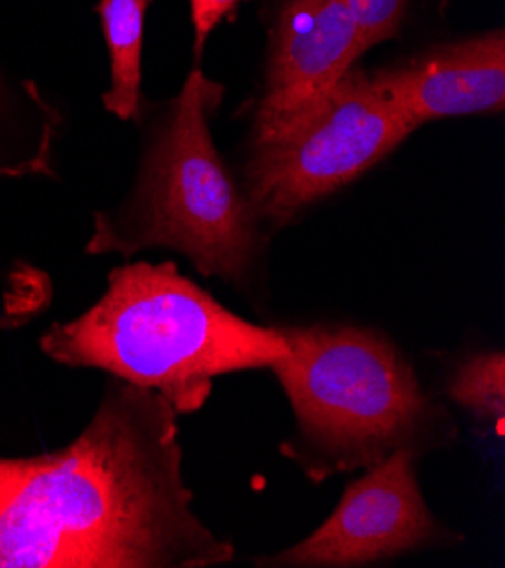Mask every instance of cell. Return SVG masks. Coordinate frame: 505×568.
<instances>
[{
	"mask_svg": "<svg viewBox=\"0 0 505 568\" xmlns=\"http://www.w3.org/2000/svg\"><path fill=\"white\" fill-rule=\"evenodd\" d=\"M154 389L111 376L67 448L0 458V568H204L234 559L193 513L180 424Z\"/></svg>",
	"mask_w": 505,
	"mask_h": 568,
	"instance_id": "6da1fadb",
	"label": "cell"
},
{
	"mask_svg": "<svg viewBox=\"0 0 505 568\" xmlns=\"http://www.w3.org/2000/svg\"><path fill=\"white\" fill-rule=\"evenodd\" d=\"M39 347L60 365L154 389L178 415L206 404L215 376L272 367L289 354L282 331L234 315L173 261L114 267L104 295L80 317L52 324Z\"/></svg>",
	"mask_w": 505,
	"mask_h": 568,
	"instance_id": "7a4b0ae2",
	"label": "cell"
},
{
	"mask_svg": "<svg viewBox=\"0 0 505 568\" xmlns=\"http://www.w3.org/2000/svg\"><path fill=\"white\" fill-rule=\"evenodd\" d=\"M224 87L195 69L163 104H141L143 150L130 195L95 211L89 256H137L168 247L200 274L250 286L265 256L267 230L243 184L220 156L211 121Z\"/></svg>",
	"mask_w": 505,
	"mask_h": 568,
	"instance_id": "3957f363",
	"label": "cell"
},
{
	"mask_svg": "<svg viewBox=\"0 0 505 568\" xmlns=\"http://www.w3.org/2000/svg\"><path fill=\"white\" fill-rule=\"evenodd\" d=\"M279 331L289 354L270 369L295 413L282 453L313 483L374 467L395 450L420 458L458 437L385 335L335 324Z\"/></svg>",
	"mask_w": 505,
	"mask_h": 568,
	"instance_id": "277c9868",
	"label": "cell"
},
{
	"mask_svg": "<svg viewBox=\"0 0 505 568\" xmlns=\"http://www.w3.org/2000/svg\"><path fill=\"white\" fill-rule=\"evenodd\" d=\"M415 128L363 69H350L317 100L265 134H254L243 191L265 230L363 178Z\"/></svg>",
	"mask_w": 505,
	"mask_h": 568,
	"instance_id": "5b68a950",
	"label": "cell"
},
{
	"mask_svg": "<svg viewBox=\"0 0 505 568\" xmlns=\"http://www.w3.org/2000/svg\"><path fill=\"white\" fill-rule=\"evenodd\" d=\"M417 456L395 450L352 483L333 515L304 541L263 557L259 566L352 568L370 566L444 541H458L431 515L424 500Z\"/></svg>",
	"mask_w": 505,
	"mask_h": 568,
	"instance_id": "8992f818",
	"label": "cell"
},
{
	"mask_svg": "<svg viewBox=\"0 0 505 568\" xmlns=\"http://www.w3.org/2000/svg\"><path fill=\"white\" fill-rule=\"evenodd\" d=\"M358 32L347 0H279L267 17L263 95L254 134L286 123L361 60Z\"/></svg>",
	"mask_w": 505,
	"mask_h": 568,
	"instance_id": "52a82bcc",
	"label": "cell"
},
{
	"mask_svg": "<svg viewBox=\"0 0 505 568\" xmlns=\"http://www.w3.org/2000/svg\"><path fill=\"white\" fill-rule=\"evenodd\" d=\"M370 75L415 130L440 119L501 113L505 106V34L496 28L437 43Z\"/></svg>",
	"mask_w": 505,
	"mask_h": 568,
	"instance_id": "ba28073f",
	"label": "cell"
},
{
	"mask_svg": "<svg viewBox=\"0 0 505 568\" xmlns=\"http://www.w3.org/2000/svg\"><path fill=\"white\" fill-rule=\"evenodd\" d=\"M150 0H100V17L107 54L109 89L102 95L104 109L121 121H137L141 113V52Z\"/></svg>",
	"mask_w": 505,
	"mask_h": 568,
	"instance_id": "9c48e42d",
	"label": "cell"
},
{
	"mask_svg": "<svg viewBox=\"0 0 505 568\" xmlns=\"http://www.w3.org/2000/svg\"><path fill=\"white\" fill-rule=\"evenodd\" d=\"M448 396L476 419L505 433V356L501 349L481 352L465 361L448 381Z\"/></svg>",
	"mask_w": 505,
	"mask_h": 568,
	"instance_id": "30bf717a",
	"label": "cell"
},
{
	"mask_svg": "<svg viewBox=\"0 0 505 568\" xmlns=\"http://www.w3.org/2000/svg\"><path fill=\"white\" fill-rule=\"evenodd\" d=\"M408 3L411 0H347L358 32L361 54L397 37L406 19Z\"/></svg>",
	"mask_w": 505,
	"mask_h": 568,
	"instance_id": "8fae6325",
	"label": "cell"
},
{
	"mask_svg": "<svg viewBox=\"0 0 505 568\" xmlns=\"http://www.w3.org/2000/svg\"><path fill=\"white\" fill-rule=\"evenodd\" d=\"M245 0H189L191 6V19H193V30H195V43L193 52L200 60V54L204 50V43L213 28L222 21H228L234 17V12L241 8Z\"/></svg>",
	"mask_w": 505,
	"mask_h": 568,
	"instance_id": "7c38bea8",
	"label": "cell"
}]
</instances>
